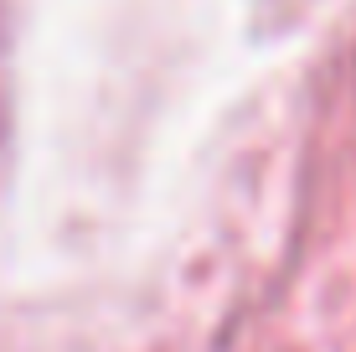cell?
Returning <instances> with one entry per match:
<instances>
[{
    "instance_id": "cell-1",
    "label": "cell",
    "mask_w": 356,
    "mask_h": 352,
    "mask_svg": "<svg viewBox=\"0 0 356 352\" xmlns=\"http://www.w3.org/2000/svg\"><path fill=\"white\" fill-rule=\"evenodd\" d=\"M10 151V83H6V10H0V166Z\"/></svg>"
}]
</instances>
